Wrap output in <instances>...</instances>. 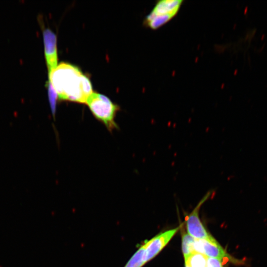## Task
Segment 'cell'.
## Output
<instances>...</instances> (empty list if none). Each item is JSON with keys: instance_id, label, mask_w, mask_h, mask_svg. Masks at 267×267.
<instances>
[{"instance_id": "6da1fadb", "label": "cell", "mask_w": 267, "mask_h": 267, "mask_svg": "<svg viewBox=\"0 0 267 267\" xmlns=\"http://www.w3.org/2000/svg\"><path fill=\"white\" fill-rule=\"evenodd\" d=\"M48 77V82L59 99L86 104L93 92L89 78L78 67L70 63H59Z\"/></svg>"}, {"instance_id": "7a4b0ae2", "label": "cell", "mask_w": 267, "mask_h": 267, "mask_svg": "<svg viewBox=\"0 0 267 267\" xmlns=\"http://www.w3.org/2000/svg\"><path fill=\"white\" fill-rule=\"evenodd\" d=\"M86 104L94 117L103 122L109 130H113L116 128L115 117L119 107L108 97L93 92Z\"/></svg>"}, {"instance_id": "3957f363", "label": "cell", "mask_w": 267, "mask_h": 267, "mask_svg": "<svg viewBox=\"0 0 267 267\" xmlns=\"http://www.w3.org/2000/svg\"><path fill=\"white\" fill-rule=\"evenodd\" d=\"M213 192V191H208L198 203L193 211L187 217L186 227L188 234L196 239H208L212 237L207 232L201 223L198 216V211L201 206L208 200Z\"/></svg>"}, {"instance_id": "277c9868", "label": "cell", "mask_w": 267, "mask_h": 267, "mask_svg": "<svg viewBox=\"0 0 267 267\" xmlns=\"http://www.w3.org/2000/svg\"><path fill=\"white\" fill-rule=\"evenodd\" d=\"M179 228L166 231L158 235L150 241L144 243V262L145 264L154 258L170 242L173 236L175 235Z\"/></svg>"}, {"instance_id": "5b68a950", "label": "cell", "mask_w": 267, "mask_h": 267, "mask_svg": "<svg viewBox=\"0 0 267 267\" xmlns=\"http://www.w3.org/2000/svg\"><path fill=\"white\" fill-rule=\"evenodd\" d=\"M42 29L44 43L45 59L49 74L56 68L58 63L57 36L51 29L45 28L43 24Z\"/></svg>"}, {"instance_id": "8992f818", "label": "cell", "mask_w": 267, "mask_h": 267, "mask_svg": "<svg viewBox=\"0 0 267 267\" xmlns=\"http://www.w3.org/2000/svg\"><path fill=\"white\" fill-rule=\"evenodd\" d=\"M193 248L195 253L203 254L208 258L217 259L221 261L225 258H230V256L212 237L206 239L195 238Z\"/></svg>"}, {"instance_id": "52a82bcc", "label": "cell", "mask_w": 267, "mask_h": 267, "mask_svg": "<svg viewBox=\"0 0 267 267\" xmlns=\"http://www.w3.org/2000/svg\"><path fill=\"white\" fill-rule=\"evenodd\" d=\"M183 1L182 0H163L156 4L151 13L154 15L173 14L176 15Z\"/></svg>"}, {"instance_id": "ba28073f", "label": "cell", "mask_w": 267, "mask_h": 267, "mask_svg": "<svg viewBox=\"0 0 267 267\" xmlns=\"http://www.w3.org/2000/svg\"><path fill=\"white\" fill-rule=\"evenodd\" d=\"M175 16L173 14L154 15L150 12L145 17L144 23L151 29H156L168 22Z\"/></svg>"}, {"instance_id": "9c48e42d", "label": "cell", "mask_w": 267, "mask_h": 267, "mask_svg": "<svg viewBox=\"0 0 267 267\" xmlns=\"http://www.w3.org/2000/svg\"><path fill=\"white\" fill-rule=\"evenodd\" d=\"M195 238L188 233H184L182 236V251L185 261L195 253L193 244Z\"/></svg>"}, {"instance_id": "30bf717a", "label": "cell", "mask_w": 267, "mask_h": 267, "mask_svg": "<svg viewBox=\"0 0 267 267\" xmlns=\"http://www.w3.org/2000/svg\"><path fill=\"white\" fill-rule=\"evenodd\" d=\"M207 259L205 255L195 253L185 261L186 267H208Z\"/></svg>"}, {"instance_id": "8fae6325", "label": "cell", "mask_w": 267, "mask_h": 267, "mask_svg": "<svg viewBox=\"0 0 267 267\" xmlns=\"http://www.w3.org/2000/svg\"><path fill=\"white\" fill-rule=\"evenodd\" d=\"M48 97L50 99V103L54 111L55 109V106H56V100L58 98L56 92L53 89V87L48 82Z\"/></svg>"}, {"instance_id": "7c38bea8", "label": "cell", "mask_w": 267, "mask_h": 267, "mask_svg": "<svg viewBox=\"0 0 267 267\" xmlns=\"http://www.w3.org/2000/svg\"><path fill=\"white\" fill-rule=\"evenodd\" d=\"M207 266L208 267H223L221 260L212 258L208 257Z\"/></svg>"}]
</instances>
